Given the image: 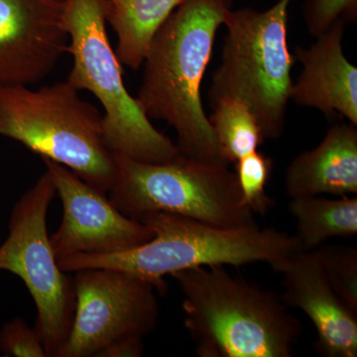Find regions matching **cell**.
<instances>
[{
    "instance_id": "6da1fadb",
    "label": "cell",
    "mask_w": 357,
    "mask_h": 357,
    "mask_svg": "<svg viewBox=\"0 0 357 357\" xmlns=\"http://www.w3.org/2000/svg\"><path fill=\"white\" fill-rule=\"evenodd\" d=\"M229 9L222 0L183 2L150 44L136 98L149 119L172 126L181 153L202 161L225 163L204 112L201 86Z\"/></svg>"
},
{
    "instance_id": "7a4b0ae2",
    "label": "cell",
    "mask_w": 357,
    "mask_h": 357,
    "mask_svg": "<svg viewBox=\"0 0 357 357\" xmlns=\"http://www.w3.org/2000/svg\"><path fill=\"white\" fill-rule=\"evenodd\" d=\"M171 276L184 296V324L199 357L293 356L302 328L276 294L223 265Z\"/></svg>"
},
{
    "instance_id": "3957f363",
    "label": "cell",
    "mask_w": 357,
    "mask_h": 357,
    "mask_svg": "<svg viewBox=\"0 0 357 357\" xmlns=\"http://www.w3.org/2000/svg\"><path fill=\"white\" fill-rule=\"evenodd\" d=\"M140 222L153 234L147 243L123 252L70 256L60 260L59 266L68 273L89 268L121 270L151 281L164 292V277L183 270L255 262L273 268L304 250L296 236L272 227L225 229L162 211L149 213Z\"/></svg>"
},
{
    "instance_id": "277c9868",
    "label": "cell",
    "mask_w": 357,
    "mask_h": 357,
    "mask_svg": "<svg viewBox=\"0 0 357 357\" xmlns=\"http://www.w3.org/2000/svg\"><path fill=\"white\" fill-rule=\"evenodd\" d=\"M0 86V135L67 167L109 192L117 178L114 153L105 144L102 115L66 82L36 91Z\"/></svg>"
},
{
    "instance_id": "5b68a950",
    "label": "cell",
    "mask_w": 357,
    "mask_h": 357,
    "mask_svg": "<svg viewBox=\"0 0 357 357\" xmlns=\"http://www.w3.org/2000/svg\"><path fill=\"white\" fill-rule=\"evenodd\" d=\"M73 67L68 83L91 91L105 109V144L114 154L144 163H166L181 154L170 138L154 128L137 98L124 86L122 64L110 46L102 0H63Z\"/></svg>"
},
{
    "instance_id": "8992f818",
    "label": "cell",
    "mask_w": 357,
    "mask_h": 357,
    "mask_svg": "<svg viewBox=\"0 0 357 357\" xmlns=\"http://www.w3.org/2000/svg\"><path fill=\"white\" fill-rule=\"evenodd\" d=\"M279 0L266 11L227 10L222 63L208 89L211 103L237 98L252 110L265 139H278L285 128L295 57L287 43L289 6Z\"/></svg>"
},
{
    "instance_id": "52a82bcc",
    "label": "cell",
    "mask_w": 357,
    "mask_h": 357,
    "mask_svg": "<svg viewBox=\"0 0 357 357\" xmlns=\"http://www.w3.org/2000/svg\"><path fill=\"white\" fill-rule=\"evenodd\" d=\"M117 178L109 198L126 217L139 220L170 213L225 229L255 227L236 173L223 162L181 153L166 163H144L114 154Z\"/></svg>"
},
{
    "instance_id": "ba28073f",
    "label": "cell",
    "mask_w": 357,
    "mask_h": 357,
    "mask_svg": "<svg viewBox=\"0 0 357 357\" xmlns=\"http://www.w3.org/2000/svg\"><path fill=\"white\" fill-rule=\"evenodd\" d=\"M74 319L58 357H138L159 318L154 283L136 275L89 268L74 272Z\"/></svg>"
},
{
    "instance_id": "9c48e42d",
    "label": "cell",
    "mask_w": 357,
    "mask_h": 357,
    "mask_svg": "<svg viewBox=\"0 0 357 357\" xmlns=\"http://www.w3.org/2000/svg\"><path fill=\"white\" fill-rule=\"evenodd\" d=\"M56 190L48 172L14 204L8 236L0 245V271L20 277L38 312L37 328L47 356L58 357L74 319V277L63 271L54 255L47 215Z\"/></svg>"
},
{
    "instance_id": "30bf717a",
    "label": "cell",
    "mask_w": 357,
    "mask_h": 357,
    "mask_svg": "<svg viewBox=\"0 0 357 357\" xmlns=\"http://www.w3.org/2000/svg\"><path fill=\"white\" fill-rule=\"evenodd\" d=\"M63 204V220L50 236L58 261L77 255L123 252L147 243L151 230L126 217L109 194L79 178L67 167L42 157Z\"/></svg>"
},
{
    "instance_id": "8fae6325",
    "label": "cell",
    "mask_w": 357,
    "mask_h": 357,
    "mask_svg": "<svg viewBox=\"0 0 357 357\" xmlns=\"http://www.w3.org/2000/svg\"><path fill=\"white\" fill-rule=\"evenodd\" d=\"M68 44L63 1L0 0V86L42 81Z\"/></svg>"
},
{
    "instance_id": "7c38bea8",
    "label": "cell",
    "mask_w": 357,
    "mask_h": 357,
    "mask_svg": "<svg viewBox=\"0 0 357 357\" xmlns=\"http://www.w3.org/2000/svg\"><path fill=\"white\" fill-rule=\"evenodd\" d=\"M282 275L283 299L311 319L316 349L328 357L357 356V312L338 297L326 280L314 250L299 251L273 267Z\"/></svg>"
},
{
    "instance_id": "4fadbf2b",
    "label": "cell",
    "mask_w": 357,
    "mask_h": 357,
    "mask_svg": "<svg viewBox=\"0 0 357 357\" xmlns=\"http://www.w3.org/2000/svg\"><path fill=\"white\" fill-rule=\"evenodd\" d=\"M344 24L337 20L309 49L296 48L294 57L303 70L293 83L291 100L357 126V69L342 50Z\"/></svg>"
},
{
    "instance_id": "5bb4252c",
    "label": "cell",
    "mask_w": 357,
    "mask_h": 357,
    "mask_svg": "<svg viewBox=\"0 0 357 357\" xmlns=\"http://www.w3.org/2000/svg\"><path fill=\"white\" fill-rule=\"evenodd\" d=\"M289 198L357 194V129L335 124L319 146L298 155L286 173Z\"/></svg>"
},
{
    "instance_id": "9a60e30c",
    "label": "cell",
    "mask_w": 357,
    "mask_h": 357,
    "mask_svg": "<svg viewBox=\"0 0 357 357\" xmlns=\"http://www.w3.org/2000/svg\"><path fill=\"white\" fill-rule=\"evenodd\" d=\"M185 0H102L105 21L117 36L121 64L139 69L155 35Z\"/></svg>"
},
{
    "instance_id": "2e32d148",
    "label": "cell",
    "mask_w": 357,
    "mask_h": 357,
    "mask_svg": "<svg viewBox=\"0 0 357 357\" xmlns=\"http://www.w3.org/2000/svg\"><path fill=\"white\" fill-rule=\"evenodd\" d=\"M291 199L289 211L297 222L295 236L305 251L314 250L333 237L356 236V196L337 199L319 196Z\"/></svg>"
},
{
    "instance_id": "e0dca14e",
    "label": "cell",
    "mask_w": 357,
    "mask_h": 357,
    "mask_svg": "<svg viewBox=\"0 0 357 357\" xmlns=\"http://www.w3.org/2000/svg\"><path fill=\"white\" fill-rule=\"evenodd\" d=\"M208 117L225 163H236L264 142L261 126L252 110L237 98H220L211 103Z\"/></svg>"
},
{
    "instance_id": "ac0fdd59",
    "label": "cell",
    "mask_w": 357,
    "mask_h": 357,
    "mask_svg": "<svg viewBox=\"0 0 357 357\" xmlns=\"http://www.w3.org/2000/svg\"><path fill=\"white\" fill-rule=\"evenodd\" d=\"M326 280L349 309L357 312V249L342 244H321L314 249Z\"/></svg>"
},
{
    "instance_id": "d6986e66",
    "label": "cell",
    "mask_w": 357,
    "mask_h": 357,
    "mask_svg": "<svg viewBox=\"0 0 357 357\" xmlns=\"http://www.w3.org/2000/svg\"><path fill=\"white\" fill-rule=\"evenodd\" d=\"M273 166V160L257 150L236 162V176L243 203L253 213L266 215L274 206L275 202L266 192Z\"/></svg>"
},
{
    "instance_id": "ffe728a7",
    "label": "cell",
    "mask_w": 357,
    "mask_h": 357,
    "mask_svg": "<svg viewBox=\"0 0 357 357\" xmlns=\"http://www.w3.org/2000/svg\"><path fill=\"white\" fill-rule=\"evenodd\" d=\"M0 354L11 357L47 356L39 328H31L21 318L7 321L0 330Z\"/></svg>"
},
{
    "instance_id": "44dd1931",
    "label": "cell",
    "mask_w": 357,
    "mask_h": 357,
    "mask_svg": "<svg viewBox=\"0 0 357 357\" xmlns=\"http://www.w3.org/2000/svg\"><path fill=\"white\" fill-rule=\"evenodd\" d=\"M357 0H307L305 20L314 37L326 32L337 20L356 22Z\"/></svg>"
},
{
    "instance_id": "7402d4cb",
    "label": "cell",
    "mask_w": 357,
    "mask_h": 357,
    "mask_svg": "<svg viewBox=\"0 0 357 357\" xmlns=\"http://www.w3.org/2000/svg\"><path fill=\"white\" fill-rule=\"evenodd\" d=\"M222 1L225 2V3L227 4V6L229 7H230V6H231L232 0H222Z\"/></svg>"
},
{
    "instance_id": "603a6c76",
    "label": "cell",
    "mask_w": 357,
    "mask_h": 357,
    "mask_svg": "<svg viewBox=\"0 0 357 357\" xmlns=\"http://www.w3.org/2000/svg\"><path fill=\"white\" fill-rule=\"evenodd\" d=\"M56 1H63V0H56Z\"/></svg>"
}]
</instances>
